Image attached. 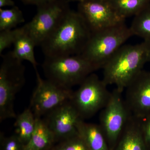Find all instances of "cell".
Masks as SVG:
<instances>
[{"label":"cell","instance_id":"22","mask_svg":"<svg viewBox=\"0 0 150 150\" xmlns=\"http://www.w3.org/2000/svg\"><path fill=\"white\" fill-rule=\"evenodd\" d=\"M21 27L0 31V55L6 48L13 45L17 35L20 31Z\"/></svg>","mask_w":150,"mask_h":150},{"label":"cell","instance_id":"11","mask_svg":"<svg viewBox=\"0 0 150 150\" xmlns=\"http://www.w3.org/2000/svg\"><path fill=\"white\" fill-rule=\"evenodd\" d=\"M125 90L124 100L131 115L140 119L150 116V71L142 70Z\"/></svg>","mask_w":150,"mask_h":150},{"label":"cell","instance_id":"23","mask_svg":"<svg viewBox=\"0 0 150 150\" xmlns=\"http://www.w3.org/2000/svg\"><path fill=\"white\" fill-rule=\"evenodd\" d=\"M1 150H24L25 145L18 136L4 137L1 135Z\"/></svg>","mask_w":150,"mask_h":150},{"label":"cell","instance_id":"10","mask_svg":"<svg viewBox=\"0 0 150 150\" xmlns=\"http://www.w3.org/2000/svg\"><path fill=\"white\" fill-rule=\"evenodd\" d=\"M77 11L91 33L112 27L126 20L116 13L108 0L79 3Z\"/></svg>","mask_w":150,"mask_h":150},{"label":"cell","instance_id":"1","mask_svg":"<svg viewBox=\"0 0 150 150\" xmlns=\"http://www.w3.org/2000/svg\"><path fill=\"white\" fill-rule=\"evenodd\" d=\"M150 44L143 41L135 45H123L105 64L102 80L107 86L115 85L123 92L150 62Z\"/></svg>","mask_w":150,"mask_h":150},{"label":"cell","instance_id":"24","mask_svg":"<svg viewBox=\"0 0 150 150\" xmlns=\"http://www.w3.org/2000/svg\"><path fill=\"white\" fill-rule=\"evenodd\" d=\"M143 135L148 150H150V116L141 119Z\"/></svg>","mask_w":150,"mask_h":150},{"label":"cell","instance_id":"17","mask_svg":"<svg viewBox=\"0 0 150 150\" xmlns=\"http://www.w3.org/2000/svg\"><path fill=\"white\" fill-rule=\"evenodd\" d=\"M36 118L30 108L17 115L14 126L16 135L25 146L29 142L35 128Z\"/></svg>","mask_w":150,"mask_h":150},{"label":"cell","instance_id":"21","mask_svg":"<svg viewBox=\"0 0 150 150\" xmlns=\"http://www.w3.org/2000/svg\"><path fill=\"white\" fill-rule=\"evenodd\" d=\"M62 141L51 150H88L79 134Z\"/></svg>","mask_w":150,"mask_h":150},{"label":"cell","instance_id":"8","mask_svg":"<svg viewBox=\"0 0 150 150\" xmlns=\"http://www.w3.org/2000/svg\"><path fill=\"white\" fill-rule=\"evenodd\" d=\"M122 93L116 89L111 93L107 104L100 111V126L110 150H113L131 116Z\"/></svg>","mask_w":150,"mask_h":150},{"label":"cell","instance_id":"16","mask_svg":"<svg viewBox=\"0 0 150 150\" xmlns=\"http://www.w3.org/2000/svg\"><path fill=\"white\" fill-rule=\"evenodd\" d=\"M56 141L54 135L41 118H36L35 128L24 150H46Z\"/></svg>","mask_w":150,"mask_h":150},{"label":"cell","instance_id":"9","mask_svg":"<svg viewBox=\"0 0 150 150\" xmlns=\"http://www.w3.org/2000/svg\"><path fill=\"white\" fill-rule=\"evenodd\" d=\"M37 84L29 107L35 118H41L60 105L71 100L74 91L52 81L43 79L36 71Z\"/></svg>","mask_w":150,"mask_h":150},{"label":"cell","instance_id":"27","mask_svg":"<svg viewBox=\"0 0 150 150\" xmlns=\"http://www.w3.org/2000/svg\"><path fill=\"white\" fill-rule=\"evenodd\" d=\"M93 0H67L69 3L71 2H78L79 3L86 2L90 1Z\"/></svg>","mask_w":150,"mask_h":150},{"label":"cell","instance_id":"4","mask_svg":"<svg viewBox=\"0 0 150 150\" xmlns=\"http://www.w3.org/2000/svg\"><path fill=\"white\" fill-rule=\"evenodd\" d=\"M134 36L125 22L91 33L81 54L98 69L105 64L130 38Z\"/></svg>","mask_w":150,"mask_h":150},{"label":"cell","instance_id":"12","mask_svg":"<svg viewBox=\"0 0 150 150\" xmlns=\"http://www.w3.org/2000/svg\"><path fill=\"white\" fill-rule=\"evenodd\" d=\"M45 115L43 120L54 134L55 140H64L79 134L76 125L81 118L70 100Z\"/></svg>","mask_w":150,"mask_h":150},{"label":"cell","instance_id":"26","mask_svg":"<svg viewBox=\"0 0 150 150\" xmlns=\"http://www.w3.org/2000/svg\"><path fill=\"white\" fill-rule=\"evenodd\" d=\"M15 6V3L13 0H0V8L6 6L11 7Z\"/></svg>","mask_w":150,"mask_h":150},{"label":"cell","instance_id":"2","mask_svg":"<svg viewBox=\"0 0 150 150\" xmlns=\"http://www.w3.org/2000/svg\"><path fill=\"white\" fill-rule=\"evenodd\" d=\"M91 34L80 13L71 9L55 31L40 46L45 57L80 55Z\"/></svg>","mask_w":150,"mask_h":150},{"label":"cell","instance_id":"6","mask_svg":"<svg viewBox=\"0 0 150 150\" xmlns=\"http://www.w3.org/2000/svg\"><path fill=\"white\" fill-rule=\"evenodd\" d=\"M107 85L93 73L89 75L73 92L70 101L82 120L92 117L107 104L111 93Z\"/></svg>","mask_w":150,"mask_h":150},{"label":"cell","instance_id":"28","mask_svg":"<svg viewBox=\"0 0 150 150\" xmlns=\"http://www.w3.org/2000/svg\"></svg>","mask_w":150,"mask_h":150},{"label":"cell","instance_id":"7","mask_svg":"<svg viewBox=\"0 0 150 150\" xmlns=\"http://www.w3.org/2000/svg\"><path fill=\"white\" fill-rule=\"evenodd\" d=\"M69 3L67 0H56L37 7L34 16L23 26L36 46H41L63 21L71 10Z\"/></svg>","mask_w":150,"mask_h":150},{"label":"cell","instance_id":"5","mask_svg":"<svg viewBox=\"0 0 150 150\" xmlns=\"http://www.w3.org/2000/svg\"><path fill=\"white\" fill-rule=\"evenodd\" d=\"M0 67V122L16 118L14 100L25 83V67L11 51L1 55Z\"/></svg>","mask_w":150,"mask_h":150},{"label":"cell","instance_id":"14","mask_svg":"<svg viewBox=\"0 0 150 150\" xmlns=\"http://www.w3.org/2000/svg\"><path fill=\"white\" fill-rule=\"evenodd\" d=\"M76 129L88 150H110L99 124L86 123L80 119L77 123Z\"/></svg>","mask_w":150,"mask_h":150},{"label":"cell","instance_id":"13","mask_svg":"<svg viewBox=\"0 0 150 150\" xmlns=\"http://www.w3.org/2000/svg\"><path fill=\"white\" fill-rule=\"evenodd\" d=\"M113 150H149L143 135L141 119L131 115Z\"/></svg>","mask_w":150,"mask_h":150},{"label":"cell","instance_id":"15","mask_svg":"<svg viewBox=\"0 0 150 150\" xmlns=\"http://www.w3.org/2000/svg\"><path fill=\"white\" fill-rule=\"evenodd\" d=\"M13 56L20 61H27L33 66L35 71H37L38 63L34 54V48L36 47L35 43L25 31L23 26L13 44Z\"/></svg>","mask_w":150,"mask_h":150},{"label":"cell","instance_id":"18","mask_svg":"<svg viewBox=\"0 0 150 150\" xmlns=\"http://www.w3.org/2000/svg\"><path fill=\"white\" fill-rule=\"evenodd\" d=\"M114 10L123 19L135 16L150 4V0H108Z\"/></svg>","mask_w":150,"mask_h":150},{"label":"cell","instance_id":"3","mask_svg":"<svg viewBox=\"0 0 150 150\" xmlns=\"http://www.w3.org/2000/svg\"><path fill=\"white\" fill-rule=\"evenodd\" d=\"M42 69L46 79L71 89L98 69L81 55L45 57Z\"/></svg>","mask_w":150,"mask_h":150},{"label":"cell","instance_id":"25","mask_svg":"<svg viewBox=\"0 0 150 150\" xmlns=\"http://www.w3.org/2000/svg\"><path fill=\"white\" fill-rule=\"evenodd\" d=\"M56 0H21L25 5H32L36 6L43 5L56 1Z\"/></svg>","mask_w":150,"mask_h":150},{"label":"cell","instance_id":"19","mask_svg":"<svg viewBox=\"0 0 150 150\" xmlns=\"http://www.w3.org/2000/svg\"><path fill=\"white\" fill-rule=\"evenodd\" d=\"M129 27L134 36L150 44V4L134 16Z\"/></svg>","mask_w":150,"mask_h":150},{"label":"cell","instance_id":"20","mask_svg":"<svg viewBox=\"0 0 150 150\" xmlns=\"http://www.w3.org/2000/svg\"><path fill=\"white\" fill-rule=\"evenodd\" d=\"M24 22L23 13L18 7L0 8V31L16 28Z\"/></svg>","mask_w":150,"mask_h":150}]
</instances>
